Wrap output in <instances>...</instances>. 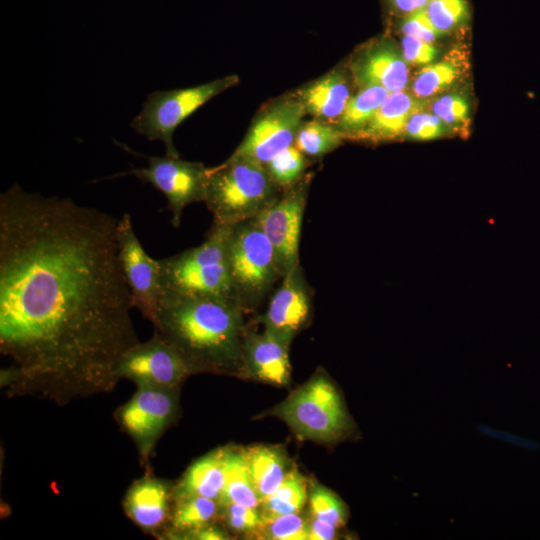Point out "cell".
Here are the masks:
<instances>
[{"label": "cell", "mask_w": 540, "mask_h": 540, "mask_svg": "<svg viewBox=\"0 0 540 540\" xmlns=\"http://www.w3.org/2000/svg\"><path fill=\"white\" fill-rule=\"evenodd\" d=\"M118 220L15 183L0 196V370L8 397L66 405L113 391L138 340Z\"/></svg>", "instance_id": "6da1fadb"}, {"label": "cell", "mask_w": 540, "mask_h": 540, "mask_svg": "<svg viewBox=\"0 0 540 540\" xmlns=\"http://www.w3.org/2000/svg\"><path fill=\"white\" fill-rule=\"evenodd\" d=\"M154 332L175 346L197 373L244 374L245 311L237 304L192 296L162 297Z\"/></svg>", "instance_id": "7a4b0ae2"}, {"label": "cell", "mask_w": 540, "mask_h": 540, "mask_svg": "<svg viewBox=\"0 0 540 540\" xmlns=\"http://www.w3.org/2000/svg\"><path fill=\"white\" fill-rule=\"evenodd\" d=\"M231 227L213 223L203 243L159 260L162 297H206L239 305L228 263Z\"/></svg>", "instance_id": "3957f363"}, {"label": "cell", "mask_w": 540, "mask_h": 540, "mask_svg": "<svg viewBox=\"0 0 540 540\" xmlns=\"http://www.w3.org/2000/svg\"><path fill=\"white\" fill-rule=\"evenodd\" d=\"M281 192L264 165L230 156L208 169L204 202L213 223L235 225L256 218Z\"/></svg>", "instance_id": "277c9868"}, {"label": "cell", "mask_w": 540, "mask_h": 540, "mask_svg": "<svg viewBox=\"0 0 540 540\" xmlns=\"http://www.w3.org/2000/svg\"><path fill=\"white\" fill-rule=\"evenodd\" d=\"M270 414L284 421L301 439L335 442L354 428L341 394L324 374L314 375Z\"/></svg>", "instance_id": "5b68a950"}, {"label": "cell", "mask_w": 540, "mask_h": 540, "mask_svg": "<svg viewBox=\"0 0 540 540\" xmlns=\"http://www.w3.org/2000/svg\"><path fill=\"white\" fill-rule=\"evenodd\" d=\"M228 263L237 301L253 311L283 277L271 242L256 218L232 225Z\"/></svg>", "instance_id": "8992f818"}, {"label": "cell", "mask_w": 540, "mask_h": 540, "mask_svg": "<svg viewBox=\"0 0 540 540\" xmlns=\"http://www.w3.org/2000/svg\"><path fill=\"white\" fill-rule=\"evenodd\" d=\"M238 83L239 76L232 74L198 86L154 91L131 127L149 141H162L166 155L179 156L173 143L175 129L209 100Z\"/></svg>", "instance_id": "52a82bcc"}, {"label": "cell", "mask_w": 540, "mask_h": 540, "mask_svg": "<svg viewBox=\"0 0 540 540\" xmlns=\"http://www.w3.org/2000/svg\"><path fill=\"white\" fill-rule=\"evenodd\" d=\"M307 115L295 93L284 94L265 103L235 151L234 157L266 165L273 157L294 145L298 129Z\"/></svg>", "instance_id": "ba28073f"}, {"label": "cell", "mask_w": 540, "mask_h": 540, "mask_svg": "<svg viewBox=\"0 0 540 540\" xmlns=\"http://www.w3.org/2000/svg\"><path fill=\"white\" fill-rule=\"evenodd\" d=\"M180 389L137 386L131 399L114 417L135 443L143 463H148L163 433L179 415Z\"/></svg>", "instance_id": "9c48e42d"}, {"label": "cell", "mask_w": 540, "mask_h": 540, "mask_svg": "<svg viewBox=\"0 0 540 540\" xmlns=\"http://www.w3.org/2000/svg\"><path fill=\"white\" fill-rule=\"evenodd\" d=\"M197 374L190 361L172 344L154 332L147 342H139L117 362L115 376L137 386L180 389L183 382Z\"/></svg>", "instance_id": "30bf717a"}, {"label": "cell", "mask_w": 540, "mask_h": 540, "mask_svg": "<svg viewBox=\"0 0 540 540\" xmlns=\"http://www.w3.org/2000/svg\"><path fill=\"white\" fill-rule=\"evenodd\" d=\"M148 166L132 168L130 173L143 183L152 185L167 198L171 224L178 228L186 206L204 202L208 169L201 162L183 160L180 156H145Z\"/></svg>", "instance_id": "8fae6325"}, {"label": "cell", "mask_w": 540, "mask_h": 540, "mask_svg": "<svg viewBox=\"0 0 540 540\" xmlns=\"http://www.w3.org/2000/svg\"><path fill=\"white\" fill-rule=\"evenodd\" d=\"M311 173L280 195L256 217L271 242L282 275L300 263L299 244Z\"/></svg>", "instance_id": "7c38bea8"}, {"label": "cell", "mask_w": 540, "mask_h": 540, "mask_svg": "<svg viewBox=\"0 0 540 540\" xmlns=\"http://www.w3.org/2000/svg\"><path fill=\"white\" fill-rule=\"evenodd\" d=\"M117 234L119 260L133 308L152 323L162 298L159 260L152 259L144 250L128 213L118 220Z\"/></svg>", "instance_id": "4fadbf2b"}, {"label": "cell", "mask_w": 540, "mask_h": 540, "mask_svg": "<svg viewBox=\"0 0 540 540\" xmlns=\"http://www.w3.org/2000/svg\"><path fill=\"white\" fill-rule=\"evenodd\" d=\"M312 296L311 287L299 263L283 275L265 312L259 317V322L265 330L292 342L309 322Z\"/></svg>", "instance_id": "5bb4252c"}, {"label": "cell", "mask_w": 540, "mask_h": 540, "mask_svg": "<svg viewBox=\"0 0 540 540\" xmlns=\"http://www.w3.org/2000/svg\"><path fill=\"white\" fill-rule=\"evenodd\" d=\"M349 68L359 88L380 86L393 93L405 91L409 84L407 62L388 38L374 40L356 52Z\"/></svg>", "instance_id": "9a60e30c"}, {"label": "cell", "mask_w": 540, "mask_h": 540, "mask_svg": "<svg viewBox=\"0 0 540 540\" xmlns=\"http://www.w3.org/2000/svg\"><path fill=\"white\" fill-rule=\"evenodd\" d=\"M174 484L146 473L135 480L123 499L126 516L147 534L158 537L168 525Z\"/></svg>", "instance_id": "2e32d148"}, {"label": "cell", "mask_w": 540, "mask_h": 540, "mask_svg": "<svg viewBox=\"0 0 540 540\" xmlns=\"http://www.w3.org/2000/svg\"><path fill=\"white\" fill-rule=\"evenodd\" d=\"M290 344L265 329L261 333L247 331L243 344L245 373L271 385H287L291 376Z\"/></svg>", "instance_id": "e0dca14e"}, {"label": "cell", "mask_w": 540, "mask_h": 540, "mask_svg": "<svg viewBox=\"0 0 540 540\" xmlns=\"http://www.w3.org/2000/svg\"><path fill=\"white\" fill-rule=\"evenodd\" d=\"M312 119L334 124L342 115L349 99V79L341 68H334L294 91Z\"/></svg>", "instance_id": "ac0fdd59"}, {"label": "cell", "mask_w": 540, "mask_h": 540, "mask_svg": "<svg viewBox=\"0 0 540 540\" xmlns=\"http://www.w3.org/2000/svg\"><path fill=\"white\" fill-rule=\"evenodd\" d=\"M426 106V101L404 91L390 93L370 121L353 140L390 141L402 137L409 118Z\"/></svg>", "instance_id": "d6986e66"}, {"label": "cell", "mask_w": 540, "mask_h": 540, "mask_svg": "<svg viewBox=\"0 0 540 540\" xmlns=\"http://www.w3.org/2000/svg\"><path fill=\"white\" fill-rule=\"evenodd\" d=\"M226 449L217 448L192 463L174 484V500L203 496L219 501L225 482Z\"/></svg>", "instance_id": "ffe728a7"}, {"label": "cell", "mask_w": 540, "mask_h": 540, "mask_svg": "<svg viewBox=\"0 0 540 540\" xmlns=\"http://www.w3.org/2000/svg\"><path fill=\"white\" fill-rule=\"evenodd\" d=\"M219 513V502L211 498L192 496L174 500L168 525L158 537L183 539L186 534L212 524Z\"/></svg>", "instance_id": "44dd1931"}, {"label": "cell", "mask_w": 540, "mask_h": 540, "mask_svg": "<svg viewBox=\"0 0 540 540\" xmlns=\"http://www.w3.org/2000/svg\"><path fill=\"white\" fill-rule=\"evenodd\" d=\"M244 455L262 503L279 487L289 471L286 455L277 447L264 445L244 449Z\"/></svg>", "instance_id": "7402d4cb"}, {"label": "cell", "mask_w": 540, "mask_h": 540, "mask_svg": "<svg viewBox=\"0 0 540 540\" xmlns=\"http://www.w3.org/2000/svg\"><path fill=\"white\" fill-rule=\"evenodd\" d=\"M220 507L230 503H238L258 508L261 500L252 481L244 449L227 447L225 457V482Z\"/></svg>", "instance_id": "603a6c76"}, {"label": "cell", "mask_w": 540, "mask_h": 540, "mask_svg": "<svg viewBox=\"0 0 540 540\" xmlns=\"http://www.w3.org/2000/svg\"><path fill=\"white\" fill-rule=\"evenodd\" d=\"M389 94L390 92L380 86L360 87L358 92L351 96L342 115L334 123L344 139H354Z\"/></svg>", "instance_id": "cb8c5ba5"}, {"label": "cell", "mask_w": 540, "mask_h": 540, "mask_svg": "<svg viewBox=\"0 0 540 540\" xmlns=\"http://www.w3.org/2000/svg\"><path fill=\"white\" fill-rule=\"evenodd\" d=\"M466 69L463 57L453 51L443 60L420 69L412 83V91L420 99L436 95L459 81Z\"/></svg>", "instance_id": "d4e9b609"}, {"label": "cell", "mask_w": 540, "mask_h": 540, "mask_svg": "<svg viewBox=\"0 0 540 540\" xmlns=\"http://www.w3.org/2000/svg\"><path fill=\"white\" fill-rule=\"evenodd\" d=\"M343 140L334 124L312 119L301 123L294 146L306 158L316 159L335 150Z\"/></svg>", "instance_id": "484cf974"}, {"label": "cell", "mask_w": 540, "mask_h": 540, "mask_svg": "<svg viewBox=\"0 0 540 540\" xmlns=\"http://www.w3.org/2000/svg\"><path fill=\"white\" fill-rule=\"evenodd\" d=\"M307 498L305 478L296 469H290L279 487L262 501L263 515L298 513L306 504Z\"/></svg>", "instance_id": "4316f807"}, {"label": "cell", "mask_w": 540, "mask_h": 540, "mask_svg": "<svg viewBox=\"0 0 540 540\" xmlns=\"http://www.w3.org/2000/svg\"><path fill=\"white\" fill-rule=\"evenodd\" d=\"M265 167L276 185L284 190L304 176L307 158L292 145L273 157Z\"/></svg>", "instance_id": "83f0119b"}, {"label": "cell", "mask_w": 540, "mask_h": 540, "mask_svg": "<svg viewBox=\"0 0 540 540\" xmlns=\"http://www.w3.org/2000/svg\"><path fill=\"white\" fill-rule=\"evenodd\" d=\"M308 527L309 520L298 512L274 516L263 515V522L258 531L265 539L308 540Z\"/></svg>", "instance_id": "f1b7e54d"}, {"label": "cell", "mask_w": 540, "mask_h": 540, "mask_svg": "<svg viewBox=\"0 0 540 540\" xmlns=\"http://www.w3.org/2000/svg\"><path fill=\"white\" fill-rule=\"evenodd\" d=\"M309 504L312 517L338 529L345 525L348 510L343 501L328 488L314 485L309 494Z\"/></svg>", "instance_id": "f546056e"}, {"label": "cell", "mask_w": 540, "mask_h": 540, "mask_svg": "<svg viewBox=\"0 0 540 540\" xmlns=\"http://www.w3.org/2000/svg\"><path fill=\"white\" fill-rule=\"evenodd\" d=\"M425 9L435 28L442 34L460 27L469 17L466 0H430Z\"/></svg>", "instance_id": "4dcf8cb0"}, {"label": "cell", "mask_w": 540, "mask_h": 540, "mask_svg": "<svg viewBox=\"0 0 540 540\" xmlns=\"http://www.w3.org/2000/svg\"><path fill=\"white\" fill-rule=\"evenodd\" d=\"M431 109L432 113L438 116L450 130L467 131L470 123V106L463 96L443 95L433 102Z\"/></svg>", "instance_id": "1f68e13d"}, {"label": "cell", "mask_w": 540, "mask_h": 540, "mask_svg": "<svg viewBox=\"0 0 540 540\" xmlns=\"http://www.w3.org/2000/svg\"><path fill=\"white\" fill-rule=\"evenodd\" d=\"M450 129L434 113H414L408 120L404 137L415 140H433L446 135Z\"/></svg>", "instance_id": "d6a6232c"}, {"label": "cell", "mask_w": 540, "mask_h": 540, "mask_svg": "<svg viewBox=\"0 0 540 540\" xmlns=\"http://www.w3.org/2000/svg\"><path fill=\"white\" fill-rule=\"evenodd\" d=\"M220 512L228 528L235 532L258 531L263 522V515L257 508L243 504L223 505Z\"/></svg>", "instance_id": "836d02e7"}, {"label": "cell", "mask_w": 540, "mask_h": 540, "mask_svg": "<svg viewBox=\"0 0 540 540\" xmlns=\"http://www.w3.org/2000/svg\"><path fill=\"white\" fill-rule=\"evenodd\" d=\"M402 56L407 64L428 65L432 63L439 54V49L414 35L403 34Z\"/></svg>", "instance_id": "e575fe53"}, {"label": "cell", "mask_w": 540, "mask_h": 540, "mask_svg": "<svg viewBox=\"0 0 540 540\" xmlns=\"http://www.w3.org/2000/svg\"><path fill=\"white\" fill-rule=\"evenodd\" d=\"M400 29L403 34L414 35L429 43H433L443 35L431 22L426 9L404 16L400 24Z\"/></svg>", "instance_id": "d590c367"}, {"label": "cell", "mask_w": 540, "mask_h": 540, "mask_svg": "<svg viewBox=\"0 0 540 540\" xmlns=\"http://www.w3.org/2000/svg\"><path fill=\"white\" fill-rule=\"evenodd\" d=\"M308 530V540H331L335 538L338 528L312 517V520H309Z\"/></svg>", "instance_id": "8d00e7d4"}, {"label": "cell", "mask_w": 540, "mask_h": 540, "mask_svg": "<svg viewBox=\"0 0 540 540\" xmlns=\"http://www.w3.org/2000/svg\"><path fill=\"white\" fill-rule=\"evenodd\" d=\"M391 12L399 15H409L425 9L430 0H385Z\"/></svg>", "instance_id": "74e56055"}, {"label": "cell", "mask_w": 540, "mask_h": 540, "mask_svg": "<svg viewBox=\"0 0 540 540\" xmlns=\"http://www.w3.org/2000/svg\"><path fill=\"white\" fill-rule=\"evenodd\" d=\"M183 539L225 540L229 539V535L225 530L212 523L186 534Z\"/></svg>", "instance_id": "f35d334b"}]
</instances>
